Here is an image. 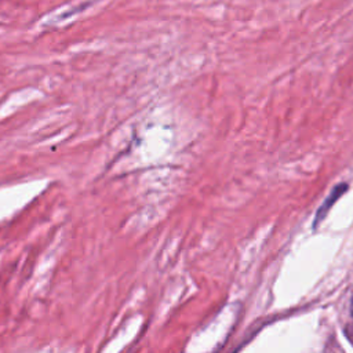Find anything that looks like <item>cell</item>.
I'll return each instance as SVG.
<instances>
[{
    "label": "cell",
    "mask_w": 353,
    "mask_h": 353,
    "mask_svg": "<svg viewBox=\"0 0 353 353\" xmlns=\"http://www.w3.org/2000/svg\"><path fill=\"white\" fill-rule=\"evenodd\" d=\"M352 314H353V299H352Z\"/></svg>",
    "instance_id": "6da1fadb"
}]
</instances>
